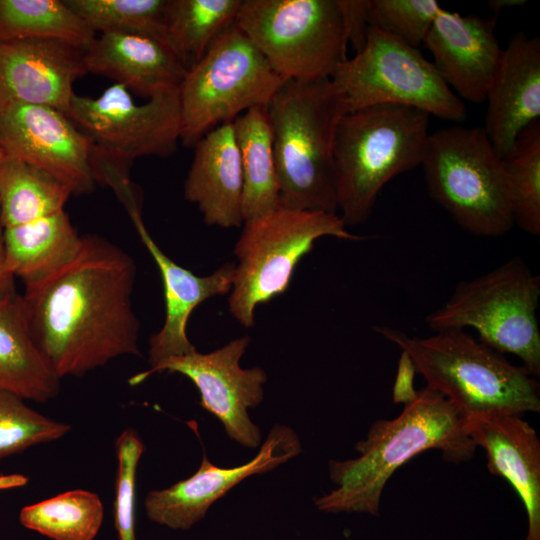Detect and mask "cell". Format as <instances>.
I'll return each mask as SVG.
<instances>
[{
    "instance_id": "6da1fadb",
    "label": "cell",
    "mask_w": 540,
    "mask_h": 540,
    "mask_svg": "<svg viewBox=\"0 0 540 540\" xmlns=\"http://www.w3.org/2000/svg\"><path fill=\"white\" fill-rule=\"evenodd\" d=\"M135 278L130 255L90 234L82 235L70 263L25 284L22 298L34 341L59 379L140 354V324L132 307Z\"/></svg>"
},
{
    "instance_id": "7a4b0ae2",
    "label": "cell",
    "mask_w": 540,
    "mask_h": 540,
    "mask_svg": "<svg viewBox=\"0 0 540 540\" xmlns=\"http://www.w3.org/2000/svg\"><path fill=\"white\" fill-rule=\"evenodd\" d=\"M476 444L468 419L441 393L425 387L399 416L374 422L355 449L359 456L329 462L335 487L314 499L327 513L379 514L383 490L393 473L418 454L437 449L446 461L470 460Z\"/></svg>"
},
{
    "instance_id": "3957f363",
    "label": "cell",
    "mask_w": 540,
    "mask_h": 540,
    "mask_svg": "<svg viewBox=\"0 0 540 540\" xmlns=\"http://www.w3.org/2000/svg\"><path fill=\"white\" fill-rule=\"evenodd\" d=\"M280 207L337 213L334 139L347 114L331 78L286 80L267 103Z\"/></svg>"
},
{
    "instance_id": "277c9868",
    "label": "cell",
    "mask_w": 540,
    "mask_h": 540,
    "mask_svg": "<svg viewBox=\"0 0 540 540\" xmlns=\"http://www.w3.org/2000/svg\"><path fill=\"white\" fill-rule=\"evenodd\" d=\"M374 330L405 352L426 386L468 420L540 411L539 384L533 376L463 329L435 331L428 337L409 336L387 325Z\"/></svg>"
},
{
    "instance_id": "5b68a950",
    "label": "cell",
    "mask_w": 540,
    "mask_h": 540,
    "mask_svg": "<svg viewBox=\"0 0 540 540\" xmlns=\"http://www.w3.org/2000/svg\"><path fill=\"white\" fill-rule=\"evenodd\" d=\"M430 115L379 104L345 114L334 139L337 207L346 226L367 221L382 188L421 165Z\"/></svg>"
},
{
    "instance_id": "8992f818",
    "label": "cell",
    "mask_w": 540,
    "mask_h": 540,
    "mask_svg": "<svg viewBox=\"0 0 540 540\" xmlns=\"http://www.w3.org/2000/svg\"><path fill=\"white\" fill-rule=\"evenodd\" d=\"M420 166L431 198L465 231L498 237L513 227L503 161L483 127L430 133Z\"/></svg>"
},
{
    "instance_id": "52a82bcc",
    "label": "cell",
    "mask_w": 540,
    "mask_h": 540,
    "mask_svg": "<svg viewBox=\"0 0 540 540\" xmlns=\"http://www.w3.org/2000/svg\"><path fill=\"white\" fill-rule=\"evenodd\" d=\"M539 298V275L517 256L481 276L460 281L425 322L433 331L473 328L480 342L499 353L516 355L536 376L540 374Z\"/></svg>"
},
{
    "instance_id": "ba28073f",
    "label": "cell",
    "mask_w": 540,
    "mask_h": 540,
    "mask_svg": "<svg viewBox=\"0 0 540 540\" xmlns=\"http://www.w3.org/2000/svg\"><path fill=\"white\" fill-rule=\"evenodd\" d=\"M346 227L337 213L283 207L244 222L234 248L238 264L228 299L232 316L242 326L252 327L256 307L288 289L297 264L313 249L317 239L365 238Z\"/></svg>"
},
{
    "instance_id": "9c48e42d",
    "label": "cell",
    "mask_w": 540,
    "mask_h": 540,
    "mask_svg": "<svg viewBox=\"0 0 540 540\" xmlns=\"http://www.w3.org/2000/svg\"><path fill=\"white\" fill-rule=\"evenodd\" d=\"M285 81L233 24L187 70L179 86L180 141L194 147L217 126L266 106Z\"/></svg>"
},
{
    "instance_id": "30bf717a",
    "label": "cell",
    "mask_w": 540,
    "mask_h": 540,
    "mask_svg": "<svg viewBox=\"0 0 540 540\" xmlns=\"http://www.w3.org/2000/svg\"><path fill=\"white\" fill-rule=\"evenodd\" d=\"M235 24L286 80L331 78L347 59L337 0H242Z\"/></svg>"
},
{
    "instance_id": "8fae6325",
    "label": "cell",
    "mask_w": 540,
    "mask_h": 540,
    "mask_svg": "<svg viewBox=\"0 0 540 540\" xmlns=\"http://www.w3.org/2000/svg\"><path fill=\"white\" fill-rule=\"evenodd\" d=\"M347 112L394 104L456 123L467 118L464 103L417 48L370 27L364 47L331 76Z\"/></svg>"
},
{
    "instance_id": "7c38bea8",
    "label": "cell",
    "mask_w": 540,
    "mask_h": 540,
    "mask_svg": "<svg viewBox=\"0 0 540 540\" xmlns=\"http://www.w3.org/2000/svg\"><path fill=\"white\" fill-rule=\"evenodd\" d=\"M66 115L90 141L92 162L126 173L138 158L170 156L180 141L179 87L137 104L114 83L98 97L75 93Z\"/></svg>"
},
{
    "instance_id": "4fadbf2b",
    "label": "cell",
    "mask_w": 540,
    "mask_h": 540,
    "mask_svg": "<svg viewBox=\"0 0 540 540\" xmlns=\"http://www.w3.org/2000/svg\"><path fill=\"white\" fill-rule=\"evenodd\" d=\"M249 343L250 337L242 336L206 354L194 350L170 357L134 375L129 384L138 385L157 372L180 373L194 383L199 404L221 421L230 439L247 448L259 447L261 431L249 418L248 409L263 401L267 374L260 367L240 366Z\"/></svg>"
},
{
    "instance_id": "5bb4252c",
    "label": "cell",
    "mask_w": 540,
    "mask_h": 540,
    "mask_svg": "<svg viewBox=\"0 0 540 540\" xmlns=\"http://www.w3.org/2000/svg\"><path fill=\"white\" fill-rule=\"evenodd\" d=\"M0 143L8 156L50 174L72 195L95 189L92 145L57 109L21 103L0 105Z\"/></svg>"
},
{
    "instance_id": "9a60e30c",
    "label": "cell",
    "mask_w": 540,
    "mask_h": 540,
    "mask_svg": "<svg viewBox=\"0 0 540 540\" xmlns=\"http://www.w3.org/2000/svg\"><path fill=\"white\" fill-rule=\"evenodd\" d=\"M302 451L296 432L276 424L256 456L247 463L220 468L203 456L198 470L172 486L150 491L144 507L147 517L174 530H187L201 521L210 506L249 476L269 472L298 456Z\"/></svg>"
},
{
    "instance_id": "2e32d148",
    "label": "cell",
    "mask_w": 540,
    "mask_h": 540,
    "mask_svg": "<svg viewBox=\"0 0 540 540\" xmlns=\"http://www.w3.org/2000/svg\"><path fill=\"white\" fill-rule=\"evenodd\" d=\"M85 50L55 40L0 42V105L47 106L66 114L74 82L88 73Z\"/></svg>"
},
{
    "instance_id": "e0dca14e",
    "label": "cell",
    "mask_w": 540,
    "mask_h": 540,
    "mask_svg": "<svg viewBox=\"0 0 540 540\" xmlns=\"http://www.w3.org/2000/svg\"><path fill=\"white\" fill-rule=\"evenodd\" d=\"M495 26L496 16H462L441 8L423 43L445 84L475 104L485 101L503 52Z\"/></svg>"
},
{
    "instance_id": "ac0fdd59",
    "label": "cell",
    "mask_w": 540,
    "mask_h": 540,
    "mask_svg": "<svg viewBox=\"0 0 540 540\" xmlns=\"http://www.w3.org/2000/svg\"><path fill=\"white\" fill-rule=\"evenodd\" d=\"M126 210L163 282L165 320L161 329L149 339L148 363L151 368L170 357L196 350L187 337L188 320L199 304L231 291L236 265L226 263L210 275L198 276L161 250L146 229L141 206H131Z\"/></svg>"
},
{
    "instance_id": "d6986e66",
    "label": "cell",
    "mask_w": 540,
    "mask_h": 540,
    "mask_svg": "<svg viewBox=\"0 0 540 540\" xmlns=\"http://www.w3.org/2000/svg\"><path fill=\"white\" fill-rule=\"evenodd\" d=\"M483 127L504 158L519 134L540 117V39L515 34L503 50L488 87Z\"/></svg>"
},
{
    "instance_id": "ffe728a7",
    "label": "cell",
    "mask_w": 540,
    "mask_h": 540,
    "mask_svg": "<svg viewBox=\"0 0 540 540\" xmlns=\"http://www.w3.org/2000/svg\"><path fill=\"white\" fill-rule=\"evenodd\" d=\"M476 446L485 450L490 473L515 489L527 514L525 540H540V440L521 415L468 420Z\"/></svg>"
},
{
    "instance_id": "44dd1931",
    "label": "cell",
    "mask_w": 540,
    "mask_h": 540,
    "mask_svg": "<svg viewBox=\"0 0 540 540\" xmlns=\"http://www.w3.org/2000/svg\"><path fill=\"white\" fill-rule=\"evenodd\" d=\"M184 197L197 205L208 225L243 224V178L233 121L217 126L195 144Z\"/></svg>"
},
{
    "instance_id": "7402d4cb",
    "label": "cell",
    "mask_w": 540,
    "mask_h": 540,
    "mask_svg": "<svg viewBox=\"0 0 540 540\" xmlns=\"http://www.w3.org/2000/svg\"><path fill=\"white\" fill-rule=\"evenodd\" d=\"M84 61L88 73L109 78L147 98L179 87L187 72L162 42L131 33L97 34L85 50Z\"/></svg>"
},
{
    "instance_id": "603a6c76",
    "label": "cell",
    "mask_w": 540,
    "mask_h": 540,
    "mask_svg": "<svg viewBox=\"0 0 540 540\" xmlns=\"http://www.w3.org/2000/svg\"><path fill=\"white\" fill-rule=\"evenodd\" d=\"M59 382L34 341L22 295L0 299V389L47 402Z\"/></svg>"
},
{
    "instance_id": "cb8c5ba5",
    "label": "cell",
    "mask_w": 540,
    "mask_h": 540,
    "mask_svg": "<svg viewBox=\"0 0 540 540\" xmlns=\"http://www.w3.org/2000/svg\"><path fill=\"white\" fill-rule=\"evenodd\" d=\"M81 241L65 210L5 228L7 268L24 284L40 281L70 263Z\"/></svg>"
},
{
    "instance_id": "d4e9b609",
    "label": "cell",
    "mask_w": 540,
    "mask_h": 540,
    "mask_svg": "<svg viewBox=\"0 0 540 540\" xmlns=\"http://www.w3.org/2000/svg\"><path fill=\"white\" fill-rule=\"evenodd\" d=\"M243 178V223L280 207L272 132L265 106L253 107L233 121Z\"/></svg>"
},
{
    "instance_id": "484cf974",
    "label": "cell",
    "mask_w": 540,
    "mask_h": 540,
    "mask_svg": "<svg viewBox=\"0 0 540 540\" xmlns=\"http://www.w3.org/2000/svg\"><path fill=\"white\" fill-rule=\"evenodd\" d=\"M95 37L65 0H0V42L55 40L86 50Z\"/></svg>"
},
{
    "instance_id": "4316f807",
    "label": "cell",
    "mask_w": 540,
    "mask_h": 540,
    "mask_svg": "<svg viewBox=\"0 0 540 540\" xmlns=\"http://www.w3.org/2000/svg\"><path fill=\"white\" fill-rule=\"evenodd\" d=\"M72 193L59 180L18 158L0 162V212L5 228L64 210Z\"/></svg>"
},
{
    "instance_id": "83f0119b",
    "label": "cell",
    "mask_w": 540,
    "mask_h": 540,
    "mask_svg": "<svg viewBox=\"0 0 540 540\" xmlns=\"http://www.w3.org/2000/svg\"><path fill=\"white\" fill-rule=\"evenodd\" d=\"M242 0H170L166 45L188 70L235 20Z\"/></svg>"
},
{
    "instance_id": "f1b7e54d",
    "label": "cell",
    "mask_w": 540,
    "mask_h": 540,
    "mask_svg": "<svg viewBox=\"0 0 540 540\" xmlns=\"http://www.w3.org/2000/svg\"><path fill=\"white\" fill-rule=\"evenodd\" d=\"M99 496L76 489L23 507L20 523L53 540H93L103 522Z\"/></svg>"
},
{
    "instance_id": "f546056e",
    "label": "cell",
    "mask_w": 540,
    "mask_h": 540,
    "mask_svg": "<svg viewBox=\"0 0 540 540\" xmlns=\"http://www.w3.org/2000/svg\"><path fill=\"white\" fill-rule=\"evenodd\" d=\"M514 225L540 235V121L529 124L502 158Z\"/></svg>"
},
{
    "instance_id": "4dcf8cb0",
    "label": "cell",
    "mask_w": 540,
    "mask_h": 540,
    "mask_svg": "<svg viewBox=\"0 0 540 540\" xmlns=\"http://www.w3.org/2000/svg\"><path fill=\"white\" fill-rule=\"evenodd\" d=\"M97 35L107 32L148 36L166 45L170 0H65ZM167 46V45H166Z\"/></svg>"
},
{
    "instance_id": "1f68e13d",
    "label": "cell",
    "mask_w": 540,
    "mask_h": 540,
    "mask_svg": "<svg viewBox=\"0 0 540 540\" xmlns=\"http://www.w3.org/2000/svg\"><path fill=\"white\" fill-rule=\"evenodd\" d=\"M19 395L0 389V460L31 446L57 440L70 431L30 408Z\"/></svg>"
},
{
    "instance_id": "d6a6232c",
    "label": "cell",
    "mask_w": 540,
    "mask_h": 540,
    "mask_svg": "<svg viewBox=\"0 0 540 540\" xmlns=\"http://www.w3.org/2000/svg\"><path fill=\"white\" fill-rule=\"evenodd\" d=\"M441 8L435 0H369L368 20L370 27L418 49Z\"/></svg>"
},
{
    "instance_id": "836d02e7",
    "label": "cell",
    "mask_w": 540,
    "mask_h": 540,
    "mask_svg": "<svg viewBox=\"0 0 540 540\" xmlns=\"http://www.w3.org/2000/svg\"><path fill=\"white\" fill-rule=\"evenodd\" d=\"M117 476L115 482L114 526L118 540H136V473L145 446L137 432L124 430L116 439Z\"/></svg>"
},
{
    "instance_id": "e575fe53",
    "label": "cell",
    "mask_w": 540,
    "mask_h": 540,
    "mask_svg": "<svg viewBox=\"0 0 540 540\" xmlns=\"http://www.w3.org/2000/svg\"><path fill=\"white\" fill-rule=\"evenodd\" d=\"M337 2L347 43H350L357 53L364 47L370 29L369 0H337Z\"/></svg>"
},
{
    "instance_id": "d590c367",
    "label": "cell",
    "mask_w": 540,
    "mask_h": 540,
    "mask_svg": "<svg viewBox=\"0 0 540 540\" xmlns=\"http://www.w3.org/2000/svg\"><path fill=\"white\" fill-rule=\"evenodd\" d=\"M416 372L411 358L405 352L401 351L396 378L392 388V398L395 403L406 405L417 397L418 391L414 387Z\"/></svg>"
},
{
    "instance_id": "8d00e7d4",
    "label": "cell",
    "mask_w": 540,
    "mask_h": 540,
    "mask_svg": "<svg viewBox=\"0 0 540 540\" xmlns=\"http://www.w3.org/2000/svg\"><path fill=\"white\" fill-rule=\"evenodd\" d=\"M16 293L15 276L6 264L5 227L0 212V299Z\"/></svg>"
},
{
    "instance_id": "74e56055",
    "label": "cell",
    "mask_w": 540,
    "mask_h": 540,
    "mask_svg": "<svg viewBox=\"0 0 540 540\" xmlns=\"http://www.w3.org/2000/svg\"><path fill=\"white\" fill-rule=\"evenodd\" d=\"M27 482L28 477L22 474L0 475V490L22 487Z\"/></svg>"
},
{
    "instance_id": "f35d334b",
    "label": "cell",
    "mask_w": 540,
    "mask_h": 540,
    "mask_svg": "<svg viewBox=\"0 0 540 540\" xmlns=\"http://www.w3.org/2000/svg\"><path fill=\"white\" fill-rule=\"evenodd\" d=\"M526 4L525 0H490L488 7L495 13H499L504 8L519 7Z\"/></svg>"
},
{
    "instance_id": "ab89813d",
    "label": "cell",
    "mask_w": 540,
    "mask_h": 540,
    "mask_svg": "<svg viewBox=\"0 0 540 540\" xmlns=\"http://www.w3.org/2000/svg\"><path fill=\"white\" fill-rule=\"evenodd\" d=\"M8 157L7 152L5 151L4 147L0 143V162Z\"/></svg>"
}]
</instances>
